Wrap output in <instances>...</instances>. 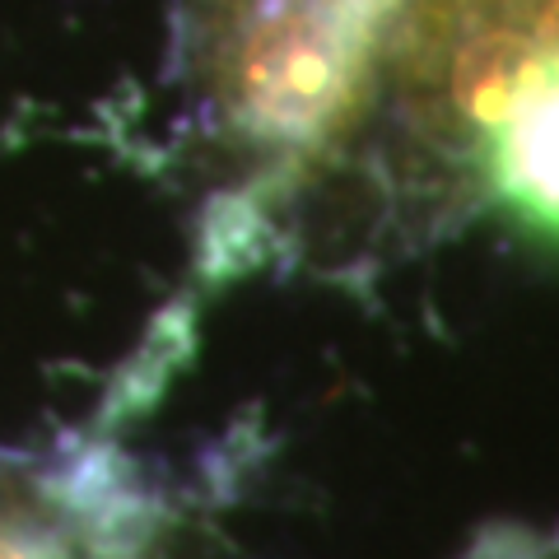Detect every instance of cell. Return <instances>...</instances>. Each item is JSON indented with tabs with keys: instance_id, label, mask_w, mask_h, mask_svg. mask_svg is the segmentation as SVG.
Returning a JSON list of instances; mask_svg holds the SVG:
<instances>
[{
	"instance_id": "6da1fadb",
	"label": "cell",
	"mask_w": 559,
	"mask_h": 559,
	"mask_svg": "<svg viewBox=\"0 0 559 559\" xmlns=\"http://www.w3.org/2000/svg\"><path fill=\"white\" fill-rule=\"evenodd\" d=\"M401 0H205L201 90L215 131L304 164L369 103Z\"/></svg>"
},
{
	"instance_id": "277c9868",
	"label": "cell",
	"mask_w": 559,
	"mask_h": 559,
	"mask_svg": "<svg viewBox=\"0 0 559 559\" xmlns=\"http://www.w3.org/2000/svg\"><path fill=\"white\" fill-rule=\"evenodd\" d=\"M471 559H559V532H503V536H489L480 540Z\"/></svg>"
},
{
	"instance_id": "7a4b0ae2",
	"label": "cell",
	"mask_w": 559,
	"mask_h": 559,
	"mask_svg": "<svg viewBox=\"0 0 559 559\" xmlns=\"http://www.w3.org/2000/svg\"><path fill=\"white\" fill-rule=\"evenodd\" d=\"M471 168L503 215L559 248V66L527 84L476 140Z\"/></svg>"
},
{
	"instance_id": "3957f363",
	"label": "cell",
	"mask_w": 559,
	"mask_h": 559,
	"mask_svg": "<svg viewBox=\"0 0 559 559\" xmlns=\"http://www.w3.org/2000/svg\"><path fill=\"white\" fill-rule=\"evenodd\" d=\"M0 559H80L70 536L43 513L5 503L0 509Z\"/></svg>"
}]
</instances>
